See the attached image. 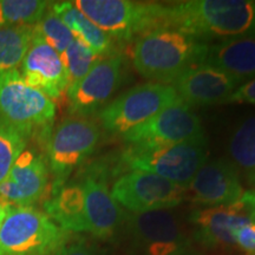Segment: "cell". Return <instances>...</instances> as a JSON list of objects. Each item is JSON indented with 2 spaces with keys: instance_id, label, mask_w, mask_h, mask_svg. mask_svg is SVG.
<instances>
[{
  "instance_id": "cell-32",
  "label": "cell",
  "mask_w": 255,
  "mask_h": 255,
  "mask_svg": "<svg viewBox=\"0 0 255 255\" xmlns=\"http://www.w3.org/2000/svg\"><path fill=\"white\" fill-rule=\"evenodd\" d=\"M254 255H255V254H254Z\"/></svg>"
},
{
  "instance_id": "cell-10",
  "label": "cell",
  "mask_w": 255,
  "mask_h": 255,
  "mask_svg": "<svg viewBox=\"0 0 255 255\" xmlns=\"http://www.w3.org/2000/svg\"><path fill=\"white\" fill-rule=\"evenodd\" d=\"M186 191L167 178L141 170L120 175L111 187L116 202L133 214L177 207L186 196Z\"/></svg>"
},
{
  "instance_id": "cell-19",
  "label": "cell",
  "mask_w": 255,
  "mask_h": 255,
  "mask_svg": "<svg viewBox=\"0 0 255 255\" xmlns=\"http://www.w3.org/2000/svg\"><path fill=\"white\" fill-rule=\"evenodd\" d=\"M202 64L221 70L244 84L255 77V36L233 38L209 45Z\"/></svg>"
},
{
  "instance_id": "cell-22",
  "label": "cell",
  "mask_w": 255,
  "mask_h": 255,
  "mask_svg": "<svg viewBox=\"0 0 255 255\" xmlns=\"http://www.w3.org/2000/svg\"><path fill=\"white\" fill-rule=\"evenodd\" d=\"M228 161L251 189H255V115L247 117L233 130L228 146Z\"/></svg>"
},
{
  "instance_id": "cell-28",
  "label": "cell",
  "mask_w": 255,
  "mask_h": 255,
  "mask_svg": "<svg viewBox=\"0 0 255 255\" xmlns=\"http://www.w3.org/2000/svg\"><path fill=\"white\" fill-rule=\"evenodd\" d=\"M235 244L250 255L255 254V223L244 226L235 235Z\"/></svg>"
},
{
  "instance_id": "cell-12",
  "label": "cell",
  "mask_w": 255,
  "mask_h": 255,
  "mask_svg": "<svg viewBox=\"0 0 255 255\" xmlns=\"http://www.w3.org/2000/svg\"><path fill=\"white\" fill-rule=\"evenodd\" d=\"M127 59L121 53L104 57L66 92L69 113L88 117L101 111L119 90L126 76Z\"/></svg>"
},
{
  "instance_id": "cell-5",
  "label": "cell",
  "mask_w": 255,
  "mask_h": 255,
  "mask_svg": "<svg viewBox=\"0 0 255 255\" xmlns=\"http://www.w3.org/2000/svg\"><path fill=\"white\" fill-rule=\"evenodd\" d=\"M96 26L121 43L165 28V4L131 0H76L72 1Z\"/></svg>"
},
{
  "instance_id": "cell-13",
  "label": "cell",
  "mask_w": 255,
  "mask_h": 255,
  "mask_svg": "<svg viewBox=\"0 0 255 255\" xmlns=\"http://www.w3.org/2000/svg\"><path fill=\"white\" fill-rule=\"evenodd\" d=\"M190 222L195 227V239L203 246H234L239 229L255 223V189L244 191L232 205L196 210L190 215Z\"/></svg>"
},
{
  "instance_id": "cell-29",
  "label": "cell",
  "mask_w": 255,
  "mask_h": 255,
  "mask_svg": "<svg viewBox=\"0 0 255 255\" xmlns=\"http://www.w3.org/2000/svg\"><path fill=\"white\" fill-rule=\"evenodd\" d=\"M227 103H244L255 105V77L245 82L228 98Z\"/></svg>"
},
{
  "instance_id": "cell-18",
  "label": "cell",
  "mask_w": 255,
  "mask_h": 255,
  "mask_svg": "<svg viewBox=\"0 0 255 255\" xmlns=\"http://www.w3.org/2000/svg\"><path fill=\"white\" fill-rule=\"evenodd\" d=\"M170 85L189 107H203L227 103L240 83L221 70L199 64L181 73Z\"/></svg>"
},
{
  "instance_id": "cell-25",
  "label": "cell",
  "mask_w": 255,
  "mask_h": 255,
  "mask_svg": "<svg viewBox=\"0 0 255 255\" xmlns=\"http://www.w3.org/2000/svg\"><path fill=\"white\" fill-rule=\"evenodd\" d=\"M60 58L68 73L70 89L72 85L77 84L82 78H84L94 68L95 64L100 62L103 57L96 55L90 47L75 38L68 49L60 55Z\"/></svg>"
},
{
  "instance_id": "cell-26",
  "label": "cell",
  "mask_w": 255,
  "mask_h": 255,
  "mask_svg": "<svg viewBox=\"0 0 255 255\" xmlns=\"http://www.w3.org/2000/svg\"><path fill=\"white\" fill-rule=\"evenodd\" d=\"M34 33L43 38L59 56L75 39L71 31L51 9V4L40 20L34 25Z\"/></svg>"
},
{
  "instance_id": "cell-14",
  "label": "cell",
  "mask_w": 255,
  "mask_h": 255,
  "mask_svg": "<svg viewBox=\"0 0 255 255\" xmlns=\"http://www.w3.org/2000/svg\"><path fill=\"white\" fill-rule=\"evenodd\" d=\"M203 135V129L191 107L180 100L152 119L122 135L130 145H155L178 143Z\"/></svg>"
},
{
  "instance_id": "cell-15",
  "label": "cell",
  "mask_w": 255,
  "mask_h": 255,
  "mask_svg": "<svg viewBox=\"0 0 255 255\" xmlns=\"http://www.w3.org/2000/svg\"><path fill=\"white\" fill-rule=\"evenodd\" d=\"M49 171L43 156L33 150H24L8 176L0 184V203L4 206L32 207L46 194Z\"/></svg>"
},
{
  "instance_id": "cell-21",
  "label": "cell",
  "mask_w": 255,
  "mask_h": 255,
  "mask_svg": "<svg viewBox=\"0 0 255 255\" xmlns=\"http://www.w3.org/2000/svg\"><path fill=\"white\" fill-rule=\"evenodd\" d=\"M51 9L71 31L76 39L90 47L96 55L109 57L115 55L114 39L85 17L72 1L51 2Z\"/></svg>"
},
{
  "instance_id": "cell-11",
  "label": "cell",
  "mask_w": 255,
  "mask_h": 255,
  "mask_svg": "<svg viewBox=\"0 0 255 255\" xmlns=\"http://www.w3.org/2000/svg\"><path fill=\"white\" fill-rule=\"evenodd\" d=\"M110 174L114 175V165L96 161L82 171L78 181L84 191L88 232L100 239L113 237L126 216L108 186Z\"/></svg>"
},
{
  "instance_id": "cell-24",
  "label": "cell",
  "mask_w": 255,
  "mask_h": 255,
  "mask_svg": "<svg viewBox=\"0 0 255 255\" xmlns=\"http://www.w3.org/2000/svg\"><path fill=\"white\" fill-rule=\"evenodd\" d=\"M51 2L40 0H0V28L33 26Z\"/></svg>"
},
{
  "instance_id": "cell-7",
  "label": "cell",
  "mask_w": 255,
  "mask_h": 255,
  "mask_svg": "<svg viewBox=\"0 0 255 255\" xmlns=\"http://www.w3.org/2000/svg\"><path fill=\"white\" fill-rule=\"evenodd\" d=\"M123 232L135 255H188L190 241L182 222L169 209L124 216Z\"/></svg>"
},
{
  "instance_id": "cell-20",
  "label": "cell",
  "mask_w": 255,
  "mask_h": 255,
  "mask_svg": "<svg viewBox=\"0 0 255 255\" xmlns=\"http://www.w3.org/2000/svg\"><path fill=\"white\" fill-rule=\"evenodd\" d=\"M46 215L66 232H88L84 191L79 182L66 183L44 203Z\"/></svg>"
},
{
  "instance_id": "cell-30",
  "label": "cell",
  "mask_w": 255,
  "mask_h": 255,
  "mask_svg": "<svg viewBox=\"0 0 255 255\" xmlns=\"http://www.w3.org/2000/svg\"><path fill=\"white\" fill-rule=\"evenodd\" d=\"M55 255H101L97 248L85 241L66 242Z\"/></svg>"
},
{
  "instance_id": "cell-31",
  "label": "cell",
  "mask_w": 255,
  "mask_h": 255,
  "mask_svg": "<svg viewBox=\"0 0 255 255\" xmlns=\"http://www.w3.org/2000/svg\"><path fill=\"white\" fill-rule=\"evenodd\" d=\"M8 207H2V208H0V228H1V223H2V220L5 218V214H6V210H7Z\"/></svg>"
},
{
  "instance_id": "cell-23",
  "label": "cell",
  "mask_w": 255,
  "mask_h": 255,
  "mask_svg": "<svg viewBox=\"0 0 255 255\" xmlns=\"http://www.w3.org/2000/svg\"><path fill=\"white\" fill-rule=\"evenodd\" d=\"M33 26L0 28V73L13 71L21 65L33 38Z\"/></svg>"
},
{
  "instance_id": "cell-2",
  "label": "cell",
  "mask_w": 255,
  "mask_h": 255,
  "mask_svg": "<svg viewBox=\"0 0 255 255\" xmlns=\"http://www.w3.org/2000/svg\"><path fill=\"white\" fill-rule=\"evenodd\" d=\"M208 46L176 28H157L136 38L130 56L143 78L170 85L186 70L205 62Z\"/></svg>"
},
{
  "instance_id": "cell-4",
  "label": "cell",
  "mask_w": 255,
  "mask_h": 255,
  "mask_svg": "<svg viewBox=\"0 0 255 255\" xmlns=\"http://www.w3.org/2000/svg\"><path fill=\"white\" fill-rule=\"evenodd\" d=\"M56 116V104L27 85L18 70L0 73V129L23 137L49 138Z\"/></svg>"
},
{
  "instance_id": "cell-1",
  "label": "cell",
  "mask_w": 255,
  "mask_h": 255,
  "mask_svg": "<svg viewBox=\"0 0 255 255\" xmlns=\"http://www.w3.org/2000/svg\"><path fill=\"white\" fill-rule=\"evenodd\" d=\"M165 28L207 43L255 36V0H187L165 4Z\"/></svg>"
},
{
  "instance_id": "cell-16",
  "label": "cell",
  "mask_w": 255,
  "mask_h": 255,
  "mask_svg": "<svg viewBox=\"0 0 255 255\" xmlns=\"http://www.w3.org/2000/svg\"><path fill=\"white\" fill-rule=\"evenodd\" d=\"M20 66V76L25 83L43 92L51 101H58L68 92V73L62 58L43 38L34 33V30Z\"/></svg>"
},
{
  "instance_id": "cell-9",
  "label": "cell",
  "mask_w": 255,
  "mask_h": 255,
  "mask_svg": "<svg viewBox=\"0 0 255 255\" xmlns=\"http://www.w3.org/2000/svg\"><path fill=\"white\" fill-rule=\"evenodd\" d=\"M181 98L171 85L149 82L123 92L98 113L107 132L124 135Z\"/></svg>"
},
{
  "instance_id": "cell-6",
  "label": "cell",
  "mask_w": 255,
  "mask_h": 255,
  "mask_svg": "<svg viewBox=\"0 0 255 255\" xmlns=\"http://www.w3.org/2000/svg\"><path fill=\"white\" fill-rule=\"evenodd\" d=\"M69 232L33 207L9 206L0 228V255H55Z\"/></svg>"
},
{
  "instance_id": "cell-3",
  "label": "cell",
  "mask_w": 255,
  "mask_h": 255,
  "mask_svg": "<svg viewBox=\"0 0 255 255\" xmlns=\"http://www.w3.org/2000/svg\"><path fill=\"white\" fill-rule=\"evenodd\" d=\"M208 154L205 135L169 144L129 145L115 159V176L126 170L146 171L187 190L199 169L208 161Z\"/></svg>"
},
{
  "instance_id": "cell-17",
  "label": "cell",
  "mask_w": 255,
  "mask_h": 255,
  "mask_svg": "<svg viewBox=\"0 0 255 255\" xmlns=\"http://www.w3.org/2000/svg\"><path fill=\"white\" fill-rule=\"evenodd\" d=\"M244 191L240 177L228 159L216 158L199 169L186 194H190L195 205L214 208L237 202Z\"/></svg>"
},
{
  "instance_id": "cell-27",
  "label": "cell",
  "mask_w": 255,
  "mask_h": 255,
  "mask_svg": "<svg viewBox=\"0 0 255 255\" xmlns=\"http://www.w3.org/2000/svg\"><path fill=\"white\" fill-rule=\"evenodd\" d=\"M26 143L17 133L0 129V184L8 176L17 158L25 150Z\"/></svg>"
},
{
  "instance_id": "cell-8",
  "label": "cell",
  "mask_w": 255,
  "mask_h": 255,
  "mask_svg": "<svg viewBox=\"0 0 255 255\" xmlns=\"http://www.w3.org/2000/svg\"><path fill=\"white\" fill-rule=\"evenodd\" d=\"M100 138V126L89 117L71 116L57 126L47 141L49 170L53 177L51 194L65 186L72 171L95 151Z\"/></svg>"
}]
</instances>
